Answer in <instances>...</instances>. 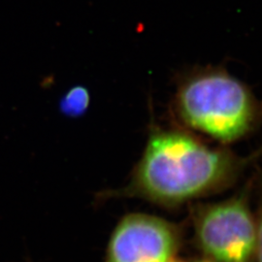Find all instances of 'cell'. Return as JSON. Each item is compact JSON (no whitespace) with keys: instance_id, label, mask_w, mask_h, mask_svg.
<instances>
[{"instance_id":"obj_1","label":"cell","mask_w":262,"mask_h":262,"mask_svg":"<svg viewBox=\"0 0 262 262\" xmlns=\"http://www.w3.org/2000/svg\"><path fill=\"white\" fill-rule=\"evenodd\" d=\"M262 156V149L241 156L229 147L212 145L174 124L151 123L140 159L126 186L97 194L109 198H138L165 209H176L224 192L242 178Z\"/></svg>"},{"instance_id":"obj_2","label":"cell","mask_w":262,"mask_h":262,"mask_svg":"<svg viewBox=\"0 0 262 262\" xmlns=\"http://www.w3.org/2000/svg\"><path fill=\"white\" fill-rule=\"evenodd\" d=\"M170 113L174 124L228 147L262 125V100L222 66L198 67L177 82Z\"/></svg>"},{"instance_id":"obj_3","label":"cell","mask_w":262,"mask_h":262,"mask_svg":"<svg viewBox=\"0 0 262 262\" xmlns=\"http://www.w3.org/2000/svg\"><path fill=\"white\" fill-rule=\"evenodd\" d=\"M255 174L232 196L193 203L190 222L193 243L214 262H255V214L251 205Z\"/></svg>"},{"instance_id":"obj_4","label":"cell","mask_w":262,"mask_h":262,"mask_svg":"<svg viewBox=\"0 0 262 262\" xmlns=\"http://www.w3.org/2000/svg\"><path fill=\"white\" fill-rule=\"evenodd\" d=\"M183 241V228L177 224L158 215L131 213L116 225L105 262L171 261Z\"/></svg>"},{"instance_id":"obj_5","label":"cell","mask_w":262,"mask_h":262,"mask_svg":"<svg viewBox=\"0 0 262 262\" xmlns=\"http://www.w3.org/2000/svg\"><path fill=\"white\" fill-rule=\"evenodd\" d=\"M89 102L90 96L88 91L84 88L77 86L72 89L63 97L60 103V108L66 115L80 116L86 110Z\"/></svg>"},{"instance_id":"obj_6","label":"cell","mask_w":262,"mask_h":262,"mask_svg":"<svg viewBox=\"0 0 262 262\" xmlns=\"http://www.w3.org/2000/svg\"><path fill=\"white\" fill-rule=\"evenodd\" d=\"M255 174V188L257 190V206L255 214L256 247L255 262H262V167Z\"/></svg>"},{"instance_id":"obj_7","label":"cell","mask_w":262,"mask_h":262,"mask_svg":"<svg viewBox=\"0 0 262 262\" xmlns=\"http://www.w3.org/2000/svg\"><path fill=\"white\" fill-rule=\"evenodd\" d=\"M194 262H214L212 261V260H210V259H207V258H203V259H199V260H196V261Z\"/></svg>"},{"instance_id":"obj_8","label":"cell","mask_w":262,"mask_h":262,"mask_svg":"<svg viewBox=\"0 0 262 262\" xmlns=\"http://www.w3.org/2000/svg\"><path fill=\"white\" fill-rule=\"evenodd\" d=\"M169 262H185V261H183V260H181V259H178V258H177V257H175V258H174V259H172V260H171V261H169Z\"/></svg>"}]
</instances>
